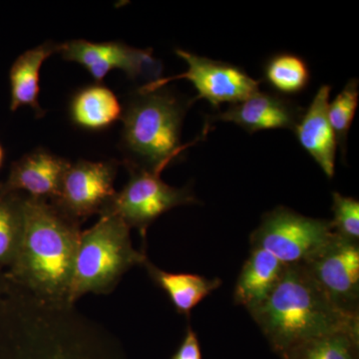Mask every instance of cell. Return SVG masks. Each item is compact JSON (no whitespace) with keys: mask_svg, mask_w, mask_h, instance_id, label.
<instances>
[{"mask_svg":"<svg viewBox=\"0 0 359 359\" xmlns=\"http://www.w3.org/2000/svg\"><path fill=\"white\" fill-rule=\"evenodd\" d=\"M81 223L50 201L26 196L25 230L15 261L7 273L41 301L70 304Z\"/></svg>","mask_w":359,"mask_h":359,"instance_id":"1","label":"cell"},{"mask_svg":"<svg viewBox=\"0 0 359 359\" xmlns=\"http://www.w3.org/2000/svg\"><path fill=\"white\" fill-rule=\"evenodd\" d=\"M250 313L278 355L321 335L359 334V313L337 306L302 264L285 266L269 299Z\"/></svg>","mask_w":359,"mask_h":359,"instance_id":"2","label":"cell"},{"mask_svg":"<svg viewBox=\"0 0 359 359\" xmlns=\"http://www.w3.org/2000/svg\"><path fill=\"white\" fill-rule=\"evenodd\" d=\"M193 102L163 88L141 93L123 111L122 149L128 169L163 170L199 138L182 145L181 128Z\"/></svg>","mask_w":359,"mask_h":359,"instance_id":"3","label":"cell"},{"mask_svg":"<svg viewBox=\"0 0 359 359\" xmlns=\"http://www.w3.org/2000/svg\"><path fill=\"white\" fill-rule=\"evenodd\" d=\"M131 229L119 217L101 215L93 226L82 231L71 283L70 304L87 294L112 292L122 276L148 257L134 249Z\"/></svg>","mask_w":359,"mask_h":359,"instance_id":"4","label":"cell"},{"mask_svg":"<svg viewBox=\"0 0 359 359\" xmlns=\"http://www.w3.org/2000/svg\"><path fill=\"white\" fill-rule=\"evenodd\" d=\"M335 238L332 221L309 218L289 208L278 207L264 215L250 235V245L289 266L306 263Z\"/></svg>","mask_w":359,"mask_h":359,"instance_id":"5","label":"cell"},{"mask_svg":"<svg viewBox=\"0 0 359 359\" xmlns=\"http://www.w3.org/2000/svg\"><path fill=\"white\" fill-rule=\"evenodd\" d=\"M129 181L101 215L119 217L130 229H137L145 238L150 224L179 205L197 204L188 187L175 188L161 179L163 170L128 169ZM100 215V216H101Z\"/></svg>","mask_w":359,"mask_h":359,"instance_id":"6","label":"cell"},{"mask_svg":"<svg viewBox=\"0 0 359 359\" xmlns=\"http://www.w3.org/2000/svg\"><path fill=\"white\" fill-rule=\"evenodd\" d=\"M176 54L188 65V70L176 76L158 78L139 88L148 93L163 88L174 80L192 82L198 92L194 101L205 99L218 108L223 103H240L259 91L261 82L252 79L242 68L230 63L212 60L191 52L176 49Z\"/></svg>","mask_w":359,"mask_h":359,"instance_id":"7","label":"cell"},{"mask_svg":"<svg viewBox=\"0 0 359 359\" xmlns=\"http://www.w3.org/2000/svg\"><path fill=\"white\" fill-rule=\"evenodd\" d=\"M117 172L116 161L70 163L57 196L50 202L80 223L93 215H101L116 195Z\"/></svg>","mask_w":359,"mask_h":359,"instance_id":"8","label":"cell"},{"mask_svg":"<svg viewBox=\"0 0 359 359\" xmlns=\"http://www.w3.org/2000/svg\"><path fill=\"white\" fill-rule=\"evenodd\" d=\"M0 359H107L95 344L69 328L0 330Z\"/></svg>","mask_w":359,"mask_h":359,"instance_id":"9","label":"cell"},{"mask_svg":"<svg viewBox=\"0 0 359 359\" xmlns=\"http://www.w3.org/2000/svg\"><path fill=\"white\" fill-rule=\"evenodd\" d=\"M59 53L65 60L83 66L97 83L112 70H121L131 79L147 76L150 81L158 79L162 72V65L153 57L151 49L134 48L122 42L71 40L61 44Z\"/></svg>","mask_w":359,"mask_h":359,"instance_id":"10","label":"cell"},{"mask_svg":"<svg viewBox=\"0 0 359 359\" xmlns=\"http://www.w3.org/2000/svg\"><path fill=\"white\" fill-rule=\"evenodd\" d=\"M302 264L337 306L358 313L359 243L348 242L337 235Z\"/></svg>","mask_w":359,"mask_h":359,"instance_id":"11","label":"cell"},{"mask_svg":"<svg viewBox=\"0 0 359 359\" xmlns=\"http://www.w3.org/2000/svg\"><path fill=\"white\" fill-rule=\"evenodd\" d=\"M304 112V108L285 97L257 91L224 112L212 115L211 120L233 123L249 133L269 129L294 131Z\"/></svg>","mask_w":359,"mask_h":359,"instance_id":"12","label":"cell"},{"mask_svg":"<svg viewBox=\"0 0 359 359\" xmlns=\"http://www.w3.org/2000/svg\"><path fill=\"white\" fill-rule=\"evenodd\" d=\"M69 165L65 158L37 149L13 163L4 188L27 197L52 201L57 196Z\"/></svg>","mask_w":359,"mask_h":359,"instance_id":"13","label":"cell"},{"mask_svg":"<svg viewBox=\"0 0 359 359\" xmlns=\"http://www.w3.org/2000/svg\"><path fill=\"white\" fill-rule=\"evenodd\" d=\"M330 90V85H323L318 90L294 132L302 147L316 161L327 178L332 179L337 143L328 120Z\"/></svg>","mask_w":359,"mask_h":359,"instance_id":"14","label":"cell"},{"mask_svg":"<svg viewBox=\"0 0 359 359\" xmlns=\"http://www.w3.org/2000/svg\"><path fill=\"white\" fill-rule=\"evenodd\" d=\"M285 266L271 252L252 248L249 259L243 266L236 283L233 290L236 304L245 306L249 311L259 308L275 290Z\"/></svg>","mask_w":359,"mask_h":359,"instance_id":"15","label":"cell"},{"mask_svg":"<svg viewBox=\"0 0 359 359\" xmlns=\"http://www.w3.org/2000/svg\"><path fill=\"white\" fill-rule=\"evenodd\" d=\"M60 47L61 44L45 42L23 52L14 61L9 71L11 111L28 106L39 117L44 115L39 102L40 70L47 58L59 53Z\"/></svg>","mask_w":359,"mask_h":359,"instance_id":"16","label":"cell"},{"mask_svg":"<svg viewBox=\"0 0 359 359\" xmlns=\"http://www.w3.org/2000/svg\"><path fill=\"white\" fill-rule=\"evenodd\" d=\"M69 115L71 121L79 128L104 131L122 119L123 107L112 90L96 83L74 93L70 101Z\"/></svg>","mask_w":359,"mask_h":359,"instance_id":"17","label":"cell"},{"mask_svg":"<svg viewBox=\"0 0 359 359\" xmlns=\"http://www.w3.org/2000/svg\"><path fill=\"white\" fill-rule=\"evenodd\" d=\"M143 266L155 285L166 292L176 311L186 316H190L193 309L222 285L218 278L209 280L193 273H168L149 259Z\"/></svg>","mask_w":359,"mask_h":359,"instance_id":"18","label":"cell"},{"mask_svg":"<svg viewBox=\"0 0 359 359\" xmlns=\"http://www.w3.org/2000/svg\"><path fill=\"white\" fill-rule=\"evenodd\" d=\"M25 194L0 184V271L11 268L18 257L25 230Z\"/></svg>","mask_w":359,"mask_h":359,"instance_id":"19","label":"cell"},{"mask_svg":"<svg viewBox=\"0 0 359 359\" xmlns=\"http://www.w3.org/2000/svg\"><path fill=\"white\" fill-rule=\"evenodd\" d=\"M359 334L339 332L321 335L297 344L282 359H358Z\"/></svg>","mask_w":359,"mask_h":359,"instance_id":"20","label":"cell"},{"mask_svg":"<svg viewBox=\"0 0 359 359\" xmlns=\"http://www.w3.org/2000/svg\"><path fill=\"white\" fill-rule=\"evenodd\" d=\"M266 83L278 93L294 95L308 87L311 72L306 61L290 53H280L266 61L264 67Z\"/></svg>","mask_w":359,"mask_h":359,"instance_id":"21","label":"cell"},{"mask_svg":"<svg viewBox=\"0 0 359 359\" xmlns=\"http://www.w3.org/2000/svg\"><path fill=\"white\" fill-rule=\"evenodd\" d=\"M358 80L353 78L334 101L328 104V120L344 157L346 152L347 135L358 105Z\"/></svg>","mask_w":359,"mask_h":359,"instance_id":"22","label":"cell"},{"mask_svg":"<svg viewBox=\"0 0 359 359\" xmlns=\"http://www.w3.org/2000/svg\"><path fill=\"white\" fill-rule=\"evenodd\" d=\"M332 226L339 238L359 243V202L341 194H332Z\"/></svg>","mask_w":359,"mask_h":359,"instance_id":"23","label":"cell"},{"mask_svg":"<svg viewBox=\"0 0 359 359\" xmlns=\"http://www.w3.org/2000/svg\"><path fill=\"white\" fill-rule=\"evenodd\" d=\"M171 359H203L199 337L190 325L187 327L183 341Z\"/></svg>","mask_w":359,"mask_h":359,"instance_id":"24","label":"cell"},{"mask_svg":"<svg viewBox=\"0 0 359 359\" xmlns=\"http://www.w3.org/2000/svg\"><path fill=\"white\" fill-rule=\"evenodd\" d=\"M4 157H6V156H4V147H2L1 144H0V168L4 165Z\"/></svg>","mask_w":359,"mask_h":359,"instance_id":"25","label":"cell"}]
</instances>
